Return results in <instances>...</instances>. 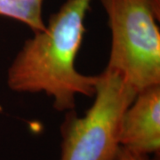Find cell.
<instances>
[{"label":"cell","instance_id":"obj_1","mask_svg":"<svg viewBox=\"0 0 160 160\" xmlns=\"http://www.w3.org/2000/svg\"><path fill=\"white\" fill-rule=\"evenodd\" d=\"M92 0H67L46 29L25 41L7 70V86L17 92H45L58 111L74 110L76 97H93L97 76L78 72L75 60L86 32Z\"/></svg>","mask_w":160,"mask_h":160},{"label":"cell","instance_id":"obj_2","mask_svg":"<svg viewBox=\"0 0 160 160\" xmlns=\"http://www.w3.org/2000/svg\"><path fill=\"white\" fill-rule=\"evenodd\" d=\"M111 47L106 69L139 92L160 85V0H100Z\"/></svg>","mask_w":160,"mask_h":160},{"label":"cell","instance_id":"obj_3","mask_svg":"<svg viewBox=\"0 0 160 160\" xmlns=\"http://www.w3.org/2000/svg\"><path fill=\"white\" fill-rule=\"evenodd\" d=\"M138 92L116 72L98 75L94 102L83 117L70 110L62 126L60 160H114L123 115Z\"/></svg>","mask_w":160,"mask_h":160},{"label":"cell","instance_id":"obj_4","mask_svg":"<svg viewBox=\"0 0 160 160\" xmlns=\"http://www.w3.org/2000/svg\"><path fill=\"white\" fill-rule=\"evenodd\" d=\"M120 147L139 154L158 155L160 150V85L136 94L123 115Z\"/></svg>","mask_w":160,"mask_h":160},{"label":"cell","instance_id":"obj_5","mask_svg":"<svg viewBox=\"0 0 160 160\" xmlns=\"http://www.w3.org/2000/svg\"><path fill=\"white\" fill-rule=\"evenodd\" d=\"M45 0H0V15L22 22L33 33L46 29L43 21Z\"/></svg>","mask_w":160,"mask_h":160},{"label":"cell","instance_id":"obj_6","mask_svg":"<svg viewBox=\"0 0 160 160\" xmlns=\"http://www.w3.org/2000/svg\"><path fill=\"white\" fill-rule=\"evenodd\" d=\"M114 160H152L149 156L143 154H139L136 152L131 151L129 149H124L120 147L118 154Z\"/></svg>","mask_w":160,"mask_h":160}]
</instances>
